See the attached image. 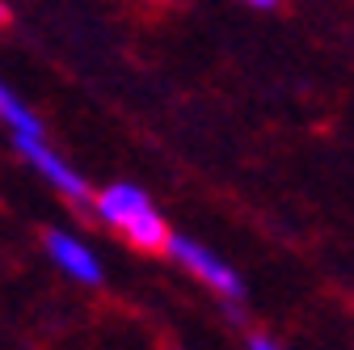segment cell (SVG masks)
<instances>
[{
	"label": "cell",
	"mask_w": 354,
	"mask_h": 350,
	"mask_svg": "<svg viewBox=\"0 0 354 350\" xmlns=\"http://www.w3.org/2000/svg\"><path fill=\"white\" fill-rule=\"evenodd\" d=\"M93 215H97L106 228H114L118 237H127L136 249H144V253H160L173 241L165 215L152 207L148 190L136 186V182H114V186H106L93 199Z\"/></svg>",
	"instance_id": "obj_1"
},
{
	"label": "cell",
	"mask_w": 354,
	"mask_h": 350,
	"mask_svg": "<svg viewBox=\"0 0 354 350\" xmlns=\"http://www.w3.org/2000/svg\"><path fill=\"white\" fill-rule=\"evenodd\" d=\"M182 270H190L203 287H211L224 304H241L245 300V279L236 275V266H228L224 257H219L215 249H207L203 241H194V237H186V232H173V241H169V249H165Z\"/></svg>",
	"instance_id": "obj_2"
},
{
	"label": "cell",
	"mask_w": 354,
	"mask_h": 350,
	"mask_svg": "<svg viewBox=\"0 0 354 350\" xmlns=\"http://www.w3.org/2000/svg\"><path fill=\"white\" fill-rule=\"evenodd\" d=\"M17 144V152L42 173V178H47L59 194H68V199H76V203H84L88 199V186H84V178H80V173L55 152V148H47V136H17L13 140Z\"/></svg>",
	"instance_id": "obj_3"
},
{
	"label": "cell",
	"mask_w": 354,
	"mask_h": 350,
	"mask_svg": "<svg viewBox=\"0 0 354 350\" xmlns=\"http://www.w3.org/2000/svg\"><path fill=\"white\" fill-rule=\"evenodd\" d=\"M42 249L55 266L72 279V283H84V287H97L102 283V261L97 253L88 249L84 241H76L72 232H59V228H47L42 232Z\"/></svg>",
	"instance_id": "obj_4"
},
{
	"label": "cell",
	"mask_w": 354,
	"mask_h": 350,
	"mask_svg": "<svg viewBox=\"0 0 354 350\" xmlns=\"http://www.w3.org/2000/svg\"><path fill=\"white\" fill-rule=\"evenodd\" d=\"M0 118H5V127L17 136H42V118L13 93V89H0Z\"/></svg>",
	"instance_id": "obj_5"
},
{
	"label": "cell",
	"mask_w": 354,
	"mask_h": 350,
	"mask_svg": "<svg viewBox=\"0 0 354 350\" xmlns=\"http://www.w3.org/2000/svg\"><path fill=\"white\" fill-rule=\"evenodd\" d=\"M249 350H283L274 338H266V333H249Z\"/></svg>",
	"instance_id": "obj_6"
},
{
	"label": "cell",
	"mask_w": 354,
	"mask_h": 350,
	"mask_svg": "<svg viewBox=\"0 0 354 350\" xmlns=\"http://www.w3.org/2000/svg\"><path fill=\"white\" fill-rule=\"evenodd\" d=\"M245 5H253V9H274L279 0H245Z\"/></svg>",
	"instance_id": "obj_7"
}]
</instances>
